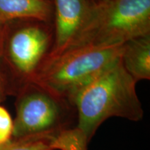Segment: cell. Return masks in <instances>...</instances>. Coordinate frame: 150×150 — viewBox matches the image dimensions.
Instances as JSON below:
<instances>
[{
    "instance_id": "1",
    "label": "cell",
    "mask_w": 150,
    "mask_h": 150,
    "mask_svg": "<svg viewBox=\"0 0 150 150\" xmlns=\"http://www.w3.org/2000/svg\"><path fill=\"white\" fill-rule=\"evenodd\" d=\"M121 57V56H120ZM99 73L73 97L77 125L61 134V150H87L91 138L108 118L140 121L144 111L136 83L127 72L121 58Z\"/></svg>"
},
{
    "instance_id": "2",
    "label": "cell",
    "mask_w": 150,
    "mask_h": 150,
    "mask_svg": "<svg viewBox=\"0 0 150 150\" xmlns=\"http://www.w3.org/2000/svg\"><path fill=\"white\" fill-rule=\"evenodd\" d=\"M122 45H86L48 55L29 82L71 104L82 88L120 57Z\"/></svg>"
},
{
    "instance_id": "3",
    "label": "cell",
    "mask_w": 150,
    "mask_h": 150,
    "mask_svg": "<svg viewBox=\"0 0 150 150\" xmlns=\"http://www.w3.org/2000/svg\"><path fill=\"white\" fill-rule=\"evenodd\" d=\"M149 34L150 0H102L92 5L83 26L65 50L119 45Z\"/></svg>"
},
{
    "instance_id": "4",
    "label": "cell",
    "mask_w": 150,
    "mask_h": 150,
    "mask_svg": "<svg viewBox=\"0 0 150 150\" xmlns=\"http://www.w3.org/2000/svg\"><path fill=\"white\" fill-rule=\"evenodd\" d=\"M66 99L36 84L27 82L18 99L12 138L59 133L70 128V110Z\"/></svg>"
},
{
    "instance_id": "5",
    "label": "cell",
    "mask_w": 150,
    "mask_h": 150,
    "mask_svg": "<svg viewBox=\"0 0 150 150\" xmlns=\"http://www.w3.org/2000/svg\"><path fill=\"white\" fill-rule=\"evenodd\" d=\"M53 23L28 20L17 29L7 42V56L11 66L29 82L52 51Z\"/></svg>"
},
{
    "instance_id": "6",
    "label": "cell",
    "mask_w": 150,
    "mask_h": 150,
    "mask_svg": "<svg viewBox=\"0 0 150 150\" xmlns=\"http://www.w3.org/2000/svg\"><path fill=\"white\" fill-rule=\"evenodd\" d=\"M54 44L49 55L61 53L77 35L93 5L89 0H52Z\"/></svg>"
},
{
    "instance_id": "7",
    "label": "cell",
    "mask_w": 150,
    "mask_h": 150,
    "mask_svg": "<svg viewBox=\"0 0 150 150\" xmlns=\"http://www.w3.org/2000/svg\"><path fill=\"white\" fill-rule=\"evenodd\" d=\"M52 0H0V20H38L53 23Z\"/></svg>"
},
{
    "instance_id": "8",
    "label": "cell",
    "mask_w": 150,
    "mask_h": 150,
    "mask_svg": "<svg viewBox=\"0 0 150 150\" xmlns=\"http://www.w3.org/2000/svg\"><path fill=\"white\" fill-rule=\"evenodd\" d=\"M121 61L127 72L136 82L150 79V34L125 42Z\"/></svg>"
},
{
    "instance_id": "9",
    "label": "cell",
    "mask_w": 150,
    "mask_h": 150,
    "mask_svg": "<svg viewBox=\"0 0 150 150\" xmlns=\"http://www.w3.org/2000/svg\"><path fill=\"white\" fill-rule=\"evenodd\" d=\"M59 133L11 138L8 142L0 145V150H59Z\"/></svg>"
},
{
    "instance_id": "10",
    "label": "cell",
    "mask_w": 150,
    "mask_h": 150,
    "mask_svg": "<svg viewBox=\"0 0 150 150\" xmlns=\"http://www.w3.org/2000/svg\"><path fill=\"white\" fill-rule=\"evenodd\" d=\"M13 120L8 110L0 106V145L8 142L12 138Z\"/></svg>"
},
{
    "instance_id": "11",
    "label": "cell",
    "mask_w": 150,
    "mask_h": 150,
    "mask_svg": "<svg viewBox=\"0 0 150 150\" xmlns=\"http://www.w3.org/2000/svg\"><path fill=\"white\" fill-rule=\"evenodd\" d=\"M6 22L0 20V59L3 55L6 35Z\"/></svg>"
},
{
    "instance_id": "12",
    "label": "cell",
    "mask_w": 150,
    "mask_h": 150,
    "mask_svg": "<svg viewBox=\"0 0 150 150\" xmlns=\"http://www.w3.org/2000/svg\"><path fill=\"white\" fill-rule=\"evenodd\" d=\"M7 93V83L5 78L0 72V103L4 99Z\"/></svg>"
},
{
    "instance_id": "13",
    "label": "cell",
    "mask_w": 150,
    "mask_h": 150,
    "mask_svg": "<svg viewBox=\"0 0 150 150\" xmlns=\"http://www.w3.org/2000/svg\"><path fill=\"white\" fill-rule=\"evenodd\" d=\"M93 4H96V3H98L99 2V1H102V0H89Z\"/></svg>"
}]
</instances>
